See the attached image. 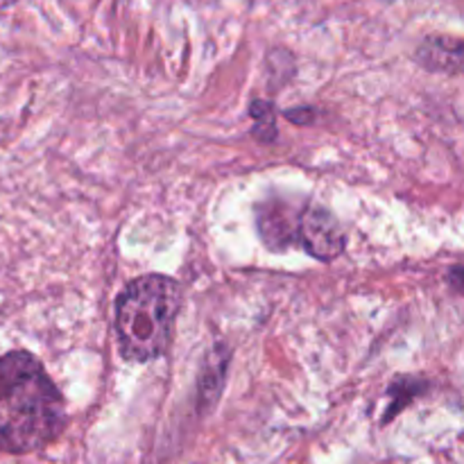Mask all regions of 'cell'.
Wrapping results in <instances>:
<instances>
[{"mask_svg": "<svg viewBox=\"0 0 464 464\" xmlns=\"http://www.w3.org/2000/svg\"><path fill=\"white\" fill-rule=\"evenodd\" d=\"M449 281H451L458 290H464V267H456V270L449 275Z\"/></svg>", "mask_w": 464, "mask_h": 464, "instance_id": "cell-9", "label": "cell"}, {"mask_svg": "<svg viewBox=\"0 0 464 464\" xmlns=\"http://www.w3.org/2000/svg\"><path fill=\"white\" fill-rule=\"evenodd\" d=\"M256 229L266 247L284 252L302 247L317 261H334L347 247V236L338 218L322 204H297L290 199L267 198L256 207Z\"/></svg>", "mask_w": 464, "mask_h": 464, "instance_id": "cell-3", "label": "cell"}, {"mask_svg": "<svg viewBox=\"0 0 464 464\" xmlns=\"http://www.w3.org/2000/svg\"><path fill=\"white\" fill-rule=\"evenodd\" d=\"M181 308V288L166 275L130 281L116 299V334L127 361L150 362L170 347Z\"/></svg>", "mask_w": 464, "mask_h": 464, "instance_id": "cell-2", "label": "cell"}, {"mask_svg": "<svg viewBox=\"0 0 464 464\" xmlns=\"http://www.w3.org/2000/svg\"><path fill=\"white\" fill-rule=\"evenodd\" d=\"M7 3H12V0H0V7H3V5H7Z\"/></svg>", "mask_w": 464, "mask_h": 464, "instance_id": "cell-10", "label": "cell"}, {"mask_svg": "<svg viewBox=\"0 0 464 464\" xmlns=\"http://www.w3.org/2000/svg\"><path fill=\"white\" fill-rule=\"evenodd\" d=\"M249 116L256 121L252 134L261 140H275L276 139V122H275V107L267 100H252L249 104Z\"/></svg>", "mask_w": 464, "mask_h": 464, "instance_id": "cell-7", "label": "cell"}, {"mask_svg": "<svg viewBox=\"0 0 464 464\" xmlns=\"http://www.w3.org/2000/svg\"><path fill=\"white\" fill-rule=\"evenodd\" d=\"M285 118H290L295 125H308V122L315 118V113L306 107H299V109H288V111H285Z\"/></svg>", "mask_w": 464, "mask_h": 464, "instance_id": "cell-8", "label": "cell"}, {"mask_svg": "<svg viewBox=\"0 0 464 464\" xmlns=\"http://www.w3.org/2000/svg\"><path fill=\"white\" fill-rule=\"evenodd\" d=\"M227 365H229V353L225 352V356H207V362L202 367V374H199V401L204 406L218 401L220 397L222 383H225Z\"/></svg>", "mask_w": 464, "mask_h": 464, "instance_id": "cell-5", "label": "cell"}, {"mask_svg": "<svg viewBox=\"0 0 464 464\" xmlns=\"http://www.w3.org/2000/svg\"><path fill=\"white\" fill-rule=\"evenodd\" d=\"M426 390V383L420 379H397L390 388V408H388V415L383 417V424H388L394 415L403 411L408 403L412 401L415 397H420L421 392Z\"/></svg>", "mask_w": 464, "mask_h": 464, "instance_id": "cell-6", "label": "cell"}, {"mask_svg": "<svg viewBox=\"0 0 464 464\" xmlns=\"http://www.w3.org/2000/svg\"><path fill=\"white\" fill-rule=\"evenodd\" d=\"M415 59L430 72L464 75V39L447 34L426 36L415 50Z\"/></svg>", "mask_w": 464, "mask_h": 464, "instance_id": "cell-4", "label": "cell"}, {"mask_svg": "<svg viewBox=\"0 0 464 464\" xmlns=\"http://www.w3.org/2000/svg\"><path fill=\"white\" fill-rule=\"evenodd\" d=\"M66 429V403L39 358L0 356V453H34Z\"/></svg>", "mask_w": 464, "mask_h": 464, "instance_id": "cell-1", "label": "cell"}]
</instances>
